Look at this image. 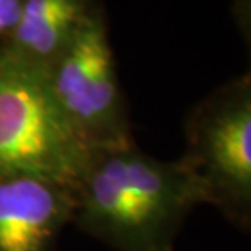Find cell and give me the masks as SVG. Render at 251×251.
Masks as SVG:
<instances>
[{
	"label": "cell",
	"mask_w": 251,
	"mask_h": 251,
	"mask_svg": "<svg viewBox=\"0 0 251 251\" xmlns=\"http://www.w3.org/2000/svg\"><path fill=\"white\" fill-rule=\"evenodd\" d=\"M23 0H0V46L7 44L17 28Z\"/></svg>",
	"instance_id": "52a82bcc"
},
{
	"label": "cell",
	"mask_w": 251,
	"mask_h": 251,
	"mask_svg": "<svg viewBox=\"0 0 251 251\" xmlns=\"http://www.w3.org/2000/svg\"><path fill=\"white\" fill-rule=\"evenodd\" d=\"M48 77L59 108L90 153L134 142L100 5L48 67Z\"/></svg>",
	"instance_id": "277c9868"
},
{
	"label": "cell",
	"mask_w": 251,
	"mask_h": 251,
	"mask_svg": "<svg viewBox=\"0 0 251 251\" xmlns=\"http://www.w3.org/2000/svg\"><path fill=\"white\" fill-rule=\"evenodd\" d=\"M72 215V184L29 175L0 176V251H54Z\"/></svg>",
	"instance_id": "5b68a950"
},
{
	"label": "cell",
	"mask_w": 251,
	"mask_h": 251,
	"mask_svg": "<svg viewBox=\"0 0 251 251\" xmlns=\"http://www.w3.org/2000/svg\"><path fill=\"white\" fill-rule=\"evenodd\" d=\"M72 188V222L118 251H173L186 215L207 204L181 158H153L135 142L92 152Z\"/></svg>",
	"instance_id": "6da1fadb"
},
{
	"label": "cell",
	"mask_w": 251,
	"mask_h": 251,
	"mask_svg": "<svg viewBox=\"0 0 251 251\" xmlns=\"http://www.w3.org/2000/svg\"><path fill=\"white\" fill-rule=\"evenodd\" d=\"M97 7L95 0H23L17 28L7 44L48 69Z\"/></svg>",
	"instance_id": "8992f818"
},
{
	"label": "cell",
	"mask_w": 251,
	"mask_h": 251,
	"mask_svg": "<svg viewBox=\"0 0 251 251\" xmlns=\"http://www.w3.org/2000/svg\"><path fill=\"white\" fill-rule=\"evenodd\" d=\"M183 163L199 179L205 202L230 222L251 225V80L220 87L191 111Z\"/></svg>",
	"instance_id": "3957f363"
},
{
	"label": "cell",
	"mask_w": 251,
	"mask_h": 251,
	"mask_svg": "<svg viewBox=\"0 0 251 251\" xmlns=\"http://www.w3.org/2000/svg\"><path fill=\"white\" fill-rule=\"evenodd\" d=\"M90 157L59 108L48 69L0 46V176L75 184Z\"/></svg>",
	"instance_id": "7a4b0ae2"
}]
</instances>
